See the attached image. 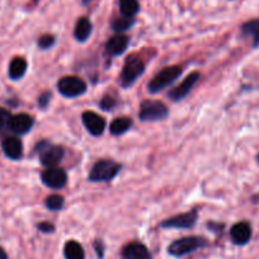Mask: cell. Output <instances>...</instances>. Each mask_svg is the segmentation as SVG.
Wrapping results in <instances>:
<instances>
[{
  "label": "cell",
  "instance_id": "obj_1",
  "mask_svg": "<svg viewBox=\"0 0 259 259\" xmlns=\"http://www.w3.org/2000/svg\"><path fill=\"white\" fill-rule=\"evenodd\" d=\"M183 70H182L181 66H168V68H164L163 70L159 71L153 79H151L150 83L148 84V91L149 93L156 94L159 92L164 91L165 88H168L170 84H173L179 76L182 75Z\"/></svg>",
  "mask_w": 259,
  "mask_h": 259
},
{
  "label": "cell",
  "instance_id": "obj_2",
  "mask_svg": "<svg viewBox=\"0 0 259 259\" xmlns=\"http://www.w3.org/2000/svg\"><path fill=\"white\" fill-rule=\"evenodd\" d=\"M207 245V240L201 236H186L173 241L168 246V253L173 256H183L186 254L193 253L197 249Z\"/></svg>",
  "mask_w": 259,
  "mask_h": 259
},
{
  "label": "cell",
  "instance_id": "obj_3",
  "mask_svg": "<svg viewBox=\"0 0 259 259\" xmlns=\"http://www.w3.org/2000/svg\"><path fill=\"white\" fill-rule=\"evenodd\" d=\"M34 150L38 154L42 165L47 166V168L56 166L64 158V149L61 146L52 145L49 141H41L39 144H37Z\"/></svg>",
  "mask_w": 259,
  "mask_h": 259
},
{
  "label": "cell",
  "instance_id": "obj_4",
  "mask_svg": "<svg viewBox=\"0 0 259 259\" xmlns=\"http://www.w3.org/2000/svg\"><path fill=\"white\" fill-rule=\"evenodd\" d=\"M168 107L159 101H144L139 112V117L144 122L163 121L168 117Z\"/></svg>",
  "mask_w": 259,
  "mask_h": 259
},
{
  "label": "cell",
  "instance_id": "obj_5",
  "mask_svg": "<svg viewBox=\"0 0 259 259\" xmlns=\"http://www.w3.org/2000/svg\"><path fill=\"white\" fill-rule=\"evenodd\" d=\"M121 170V165L113 160H99L89 174L91 182H109Z\"/></svg>",
  "mask_w": 259,
  "mask_h": 259
},
{
  "label": "cell",
  "instance_id": "obj_6",
  "mask_svg": "<svg viewBox=\"0 0 259 259\" xmlns=\"http://www.w3.org/2000/svg\"><path fill=\"white\" fill-rule=\"evenodd\" d=\"M145 70V65L143 60L138 57H130L124 62V66L121 73V84L127 88V87L133 85L139 78L144 74Z\"/></svg>",
  "mask_w": 259,
  "mask_h": 259
},
{
  "label": "cell",
  "instance_id": "obj_7",
  "mask_svg": "<svg viewBox=\"0 0 259 259\" xmlns=\"http://www.w3.org/2000/svg\"><path fill=\"white\" fill-rule=\"evenodd\" d=\"M57 89L66 98H75L87 92L85 81L76 76H65L57 83Z\"/></svg>",
  "mask_w": 259,
  "mask_h": 259
},
{
  "label": "cell",
  "instance_id": "obj_8",
  "mask_svg": "<svg viewBox=\"0 0 259 259\" xmlns=\"http://www.w3.org/2000/svg\"><path fill=\"white\" fill-rule=\"evenodd\" d=\"M197 211L192 210L186 213L176 215L170 219H166L160 224L161 228L164 229H189L197 221Z\"/></svg>",
  "mask_w": 259,
  "mask_h": 259
},
{
  "label": "cell",
  "instance_id": "obj_9",
  "mask_svg": "<svg viewBox=\"0 0 259 259\" xmlns=\"http://www.w3.org/2000/svg\"><path fill=\"white\" fill-rule=\"evenodd\" d=\"M41 178L45 186L52 189L62 188L68 182V176H66L65 170H62L61 168H56V166L47 168L42 173Z\"/></svg>",
  "mask_w": 259,
  "mask_h": 259
},
{
  "label": "cell",
  "instance_id": "obj_10",
  "mask_svg": "<svg viewBox=\"0 0 259 259\" xmlns=\"http://www.w3.org/2000/svg\"><path fill=\"white\" fill-rule=\"evenodd\" d=\"M32 126H33V118L29 114L21 113L12 116L8 130L16 135H24L31 131Z\"/></svg>",
  "mask_w": 259,
  "mask_h": 259
},
{
  "label": "cell",
  "instance_id": "obj_11",
  "mask_svg": "<svg viewBox=\"0 0 259 259\" xmlns=\"http://www.w3.org/2000/svg\"><path fill=\"white\" fill-rule=\"evenodd\" d=\"M198 79H200V74L198 73L189 74V75L187 76V78L184 79V80L182 81L178 87H177V88H174L173 91L169 93V98L174 102L182 101V99H183L184 97H186L187 94H188L189 92L193 89V87L196 85V83L198 81Z\"/></svg>",
  "mask_w": 259,
  "mask_h": 259
},
{
  "label": "cell",
  "instance_id": "obj_12",
  "mask_svg": "<svg viewBox=\"0 0 259 259\" xmlns=\"http://www.w3.org/2000/svg\"><path fill=\"white\" fill-rule=\"evenodd\" d=\"M83 123L85 126V128L88 130V133L92 134L93 136L102 135L104 128H106V121H104V118H102L99 114L94 113V112H84Z\"/></svg>",
  "mask_w": 259,
  "mask_h": 259
},
{
  "label": "cell",
  "instance_id": "obj_13",
  "mask_svg": "<svg viewBox=\"0 0 259 259\" xmlns=\"http://www.w3.org/2000/svg\"><path fill=\"white\" fill-rule=\"evenodd\" d=\"M123 259H153L150 251L144 244L130 243L122 250Z\"/></svg>",
  "mask_w": 259,
  "mask_h": 259
},
{
  "label": "cell",
  "instance_id": "obj_14",
  "mask_svg": "<svg viewBox=\"0 0 259 259\" xmlns=\"http://www.w3.org/2000/svg\"><path fill=\"white\" fill-rule=\"evenodd\" d=\"M4 154L12 160H19L23 155V144L18 138H7L2 144Z\"/></svg>",
  "mask_w": 259,
  "mask_h": 259
},
{
  "label": "cell",
  "instance_id": "obj_15",
  "mask_svg": "<svg viewBox=\"0 0 259 259\" xmlns=\"http://www.w3.org/2000/svg\"><path fill=\"white\" fill-rule=\"evenodd\" d=\"M231 239L236 245H244L251 238V228L248 223H238L231 228Z\"/></svg>",
  "mask_w": 259,
  "mask_h": 259
},
{
  "label": "cell",
  "instance_id": "obj_16",
  "mask_svg": "<svg viewBox=\"0 0 259 259\" xmlns=\"http://www.w3.org/2000/svg\"><path fill=\"white\" fill-rule=\"evenodd\" d=\"M127 46H128V37L122 33H118L116 36L111 37L107 41L106 51L111 56H118V55H122L126 51Z\"/></svg>",
  "mask_w": 259,
  "mask_h": 259
},
{
  "label": "cell",
  "instance_id": "obj_17",
  "mask_svg": "<svg viewBox=\"0 0 259 259\" xmlns=\"http://www.w3.org/2000/svg\"><path fill=\"white\" fill-rule=\"evenodd\" d=\"M92 31H93V26H92V22L89 21L87 17H81L78 19L75 24V29H74V37L76 38V41L79 42H85L87 39L91 37Z\"/></svg>",
  "mask_w": 259,
  "mask_h": 259
},
{
  "label": "cell",
  "instance_id": "obj_18",
  "mask_svg": "<svg viewBox=\"0 0 259 259\" xmlns=\"http://www.w3.org/2000/svg\"><path fill=\"white\" fill-rule=\"evenodd\" d=\"M241 34L245 38H250L254 49L259 46V19H251L241 26Z\"/></svg>",
  "mask_w": 259,
  "mask_h": 259
},
{
  "label": "cell",
  "instance_id": "obj_19",
  "mask_svg": "<svg viewBox=\"0 0 259 259\" xmlns=\"http://www.w3.org/2000/svg\"><path fill=\"white\" fill-rule=\"evenodd\" d=\"M27 71V61L23 57H14L9 64V78L12 80H19Z\"/></svg>",
  "mask_w": 259,
  "mask_h": 259
},
{
  "label": "cell",
  "instance_id": "obj_20",
  "mask_svg": "<svg viewBox=\"0 0 259 259\" xmlns=\"http://www.w3.org/2000/svg\"><path fill=\"white\" fill-rule=\"evenodd\" d=\"M64 255L66 259H84L85 253L84 249L78 241L70 240L65 244L64 246Z\"/></svg>",
  "mask_w": 259,
  "mask_h": 259
},
{
  "label": "cell",
  "instance_id": "obj_21",
  "mask_svg": "<svg viewBox=\"0 0 259 259\" xmlns=\"http://www.w3.org/2000/svg\"><path fill=\"white\" fill-rule=\"evenodd\" d=\"M131 126H133L131 118H128V117H119V118H116L112 122L111 126H109V131H111L112 135L118 136L127 133Z\"/></svg>",
  "mask_w": 259,
  "mask_h": 259
},
{
  "label": "cell",
  "instance_id": "obj_22",
  "mask_svg": "<svg viewBox=\"0 0 259 259\" xmlns=\"http://www.w3.org/2000/svg\"><path fill=\"white\" fill-rule=\"evenodd\" d=\"M119 11L123 17L134 18L140 11L139 0H119Z\"/></svg>",
  "mask_w": 259,
  "mask_h": 259
},
{
  "label": "cell",
  "instance_id": "obj_23",
  "mask_svg": "<svg viewBox=\"0 0 259 259\" xmlns=\"http://www.w3.org/2000/svg\"><path fill=\"white\" fill-rule=\"evenodd\" d=\"M134 23H135L134 18H127V17L122 16L121 18H116L112 22V29H113L114 32L121 33V32L127 31V29L131 28V27L134 26Z\"/></svg>",
  "mask_w": 259,
  "mask_h": 259
},
{
  "label": "cell",
  "instance_id": "obj_24",
  "mask_svg": "<svg viewBox=\"0 0 259 259\" xmlns=\"http://www.w3.org/2000/svg\"><path fill=\"white\" fill-rule=\"evenodd\" d=\"M64 206V197L60 194H52L46 198V207L51 211H60Z\"/></svg>",
  "mask_w": 259,
  "mask_h": 259
},
{
  "label": "cell",
  "instance_id": "obj_25",
  "mask_svg": "<svg viewBox=\"0 0 259 259\" xmlns=\"http://www.w3.org/2000/svg\"><path fill=\"white\" fill-rule=\"evenodd\" d=\"M11 118H12V114L9 113L7 109H4L0 107V133H2V131H6V130H8L9 121H11Z\"/></svg>",
  "mask_w": 259,
  "mask_h": 259
},
{
  "label": "cell",
  "instance_id": "obj_26",
  "mask_svg": "<svg viewBox=\"0 0 259 259\" xmlns=\"http://www.w3.org/2000/svg\"><path fill=\"white\" fill-rule=\"evenodd\" d=\"M55 37L52 34H44V36L39 37L38 39V46L39 49L42 50H47V49H51L52 46L55 45Z\"/></svg>",
  "mask_w": 259,
  "mask_h": 259
},
{
  "label": "cell",
  "instance_id": "obj_27",
  "mask_svg": "<svg viewBox=\"0 0 259 259\" xmlns=\"http://www.w3.org/2000/svg\"><path fill=\"white\" fill-rule=\"evenodd\" d=\"M116 99L112 98V97L109 96H106L103 97V99L101 101V108L103 109V111H112V109L116 107Z\"/></svg>",
  "mask_w": 259,
  "mask_h": 259
},
{
  "label": "cell",
  "instance_id": "obj_28",
  "mask_svg": "<svg viewBox=\"0 0 259 259\" xmlns=\"http://www.w3.org/2000/svg\"><path fill=\"white\" fill-rule=\"evenodd\" d=\"M50 98H51V93L50 92H45L44 94L38 97V106L41 107L42 109L46 108L50 103Z\"/></svg>",
  "mask_w": 259,
  "mask_h": 259
},
{
  "label": "cell",
  "instance_id": "obj_29",
  "mask_svg": "<svg viewBox=\"0 0 259 259\" xmlns=\"http://www.w3.org/2000/svg\"><path fill=\"white\" fill-rule=\"evenodd\" d=\"M38 229L42 233H54L55 226L50 223H41L38 224Z\"/></svg>",
  "mask_w": 259,
  "mask_h": 259
},
{
  "label": "cell",
  "instance_id": "obj_30",
  "mask_svg": "<svg viewBox=\"0 0 259 259\" xmlns=\"http://www.w3.org/2000/svg\"><path fill=\"white\" fill-rule=\"evenodd\" d=\"M0 259H8V255H7V253L4 251L3 248H0Z\"/></svg>",
  "mask_w": 259,
  "mask_h": 259
},
{
  "label": "cell",
  "instance_id": "obj_31",
  "mask_svg": "<svg viewBox=\"0 0 259 259\" xmlns=\"http://www.w3.org/2000/svg\"><path fill=\"white\" fill-rule=\"evenodd\" d=\"M81 2H83V4H84V6H87V4L92 3V2H93V0H81Z\"/></svg>",
  "mask_w": 259,
  "mask_h": 259
},
{
  "label": "cell",
  "instance_id": "obj_32",
  "mask_svg": "<svg viewBox=\"0 0 259 259\" xmlns=\"http://www.w3.org/2000/svg\"><path fill=\"white\" fill-rule=\"evenodd\" d=\"M33 2H34V3H38L39 0H33Z\"/></svg>",
  "mask_w": 259,
  "mask_h": 259
},
{
  "label": "cell",
  "instance_id": "obj_33",
  "mask_svg": "<svg viewBox=\"0 0 259 259\" xmlns=\"http://www.w3.org/2000/svg\"><path fill=\"white\" fill-rule=\"evenodd\" d=\"M258 163H259V155H258Z\"/></svg>",
  "mask_w": 259,
  "mask_h": 259
}]
</instances>
